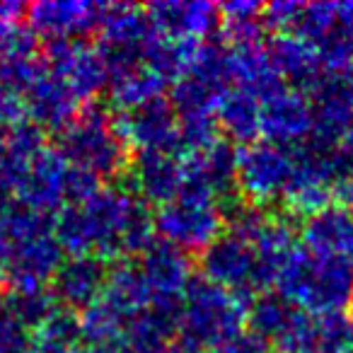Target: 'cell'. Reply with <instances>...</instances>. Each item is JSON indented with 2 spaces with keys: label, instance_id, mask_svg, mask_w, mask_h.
Segmentation results:
<instances>
[{
  "label": "cell",
  "instance_id": "7a4b0ae2",
  "mask_svg": "<svg viewBox=\"0 0 353 353\" xmlns=\"http://www.w3.org/2000/svg\"><path fill=\"white\" fill-rule=\"evenodd\" d=\"M279 295L310 314L341 312L353 305V266L295 245L279 271Z\"/></svg>",
  "mask_w": 353,
  "mask_h": 353
},
{
  "label": "cell",
  "instance_id": "484cf974",
  "mask_svg": "<svg viewBox=\"0 0 353 353\" xmlns=\"http://www.w3.org/2000/svg\"><path fill=\"white\" fill-rule=\"evenodd\" d=\"M339 353H353V346H348V348H343V351H339Z\"/></svg>",
  "mask_w": 353,
  "mask_h": 353
},
{
  "label": "cell",
  "instance_id": "e0dca14e",
  "mask_svg": "<svg viewBox=\"0 0 353 353\" xmlns=\"http://www.w3.org/2000/svg\"><path fill=\"white\" fill-rule=\"evenodd\" d=\"M133 182L143 199L170 203L184 187V165L172 152H141L133 170Z\"/></svg>",
  "mask_w": 353,
  "mask_h": 353
},
{
  "label": "cell",
  "instance_id": "d6986e66",
  "mask_svg": "<svg viewBox=\"0 0 353 353\" xmlns=\"http://www.w3.org/2000/svg\"><path fill=\"white\" fill-rule=\"evenodd\" d=\"M269 54L274 59L279 73L285 83H295L300 88L314 90L324 78V65L317 49L303 37H276L269 46Z\"/></svg>",
  "mask_w": 353,
  "mask_h": 353
},
{
  "label": "cell",
  "instance_id": "4fadbf2b",
  "mask_svg": "<svg viewBox=\"0 0 353 353\" xmlns=\"http://www.w3.org/2000/svg\"><path fill=\"white\" fill-rule=\"evenodd\" d=\"M104 10L94 3H39L30 8V27L51 41L78 39L102 25Z\"/></svg>",
  "mask_w": 353,
  "mask_h": 353
},
{
  "label": "cell",
  "instance_id": "d4e9b609",
  "mask_svg": "<svg viewBox=\"0 0 353 353\" xmlns=\"http://www.w3.org/2000/svg\"><path fill=\"white\" fill-rule=\"evenodd\" d=\"M22 6L15 3H0V25H10V22H20Z\"/></svg>",
  "mask_w": 353,
  "mask_h": 353
},
{
  "label": "cell",
  "instance_id": "7c38bea8",
  "mask_svg": "<svg viewBox=\"0 0 353 353\" xmlns=\"http://www.w3.org/2000/svg\"><path fill=\"white\" fill-rule=\"evenodd\" d=\"M314 123L312 99L298 90H285L266 104H261L259 133L269 143L295 148L303 138H310Z\"/></svg>",
  "mask_w": 353,
  "mask_h": 353
},
{
  "label": "cell",
  "instance_id": "8992f818",
  "mask_svg": "<svg viewBox=\"0 0 353 353\" xmlns=\"http://www.w3.org/2000/svg\"><path fill=\"white\" fill-rule=\"evenodd\" d=\"M252 332L259 334L271 351L279 353H305L314 348L317 317L295 307L281 295L256 298L250 307Z\"/></svg>",
  "mask_w": 353,
  "mask_h": 353
},
{
  "label": "cell",
  "instance_id": "ffe728a7",
  "mask_svg": "<svg viewBox=\"0 0 353 353\" xmlns=\"http://www.w3.org/2000/svg\"><path fill=\"white\" fill-rule=\"evenodd\" d=\"M80 319L70 310L59 307L30 334L27 353H80Z\"/></svg>",
  "mask_w": 353,
  "mask_h": 353
},
{
  "label": "cell",
  "instance_id": "603a6c76",
  "mask_svg": "<svg viewBox=\"0 0 353 353\" xmlns=\"http://www.w3.org/2000/svg\"><path fill=\"white\" fill-rule=\"evenodd\" d=\"M221 353H274L271 346L254 332H242L223 346Z\"/></svg>",
  "mask_w": 353,
  "mask_h": 353
},
{
  "label": "cell",
  "instance_id": "83f0119b",
  "mask_svg": "<svg viewBox=\"0 0 353 353\" xmlns=\"http://www.w3.org/2000/svg\"><path fill=\"white\" fill-rule=\"evenodd\" d=\"M305 353H319L317 348H310V351H305Z\"/></svg>",
  "mask_w": 353,
  "mask_h": 353
},
{
  "label": "cell",
  "instance_id": "cb8c5ba5",
  "mask_svg": "<svg viewBox=\"0 0 353 353\" xmlns=\"http://www.w3.org/2000/svg\"><path fill=\"white\" fill-rule=\"evenodd\" d=\"M8 264H10V240H8L6 225H3V218H0V276H6Z\"/></svg>",
  "mask_w": 353,
  "mask_h": 353
},
{
  "label": "cell",
  "instance_id": "9a60e30c",
  "mask_svg": "<svg viewBox=\"0 0 353 353\" xmlns=\"http://www.w3.org/2000/svg\"><path fill=\"white\" fill-rule=\"evenodd\" d=\"M107 276V264L97 256H70L68 261H61L51 290L56 300L85 310L102 295Z\"/></svg>",
  "mask_w": 353,
  "mask_h": 353
},
{
  "label": "cell",
  "instance_id": "9c48e42d",
  "mask_svg": "<svg viewBox=\"0 0 353 353\" xmlns=\"http://www.w3.org/2000/svg\"><path fill=\"white\" fill-rule=\"evenodd\" d=\"M46 61L51 73L78 99L94 97L109 83V68L102 51L85 39L49 41Z\"/></svg>",
  "mask_w": 353,
  "mask_h": 353
},
{
  "label": "cell",
  "instance_id": "30bf717a",
  "mask_svg": "<svg viewBox=\"0 0 353 353\" xmlns=\"http://www.w3.org/2000/svg\"><path fill=\"white\" fill-rule=\"evenodd\" d=\"M114 128L126 148L136 145L143 152H172L182 148L179 117L165 97L123 112L114 121Z\"/></svg>",
  "mask_w": 353,
  "mask_h": 353
},
{
  "label": "cell",
  "instance_id": "5bb4252c",
  "mask_svg": "<svg viewBox=\"0 0 353 353\" xmlns=\"http://www.w3.org/2000/svg\"><path fill=\"white\" fill-rule=\"evenodd\" d=\"M303 245L322 256L348 261L353 266V211L346 206H327L307 218Z\"/></svg>",
  "mask_w": 353,
  "mask_h": 353
},
{
  "label": "cell",
  "instance_id": "3957f363",
  "mask_svg": "<svg viewBox=\"0 0 353 353\" xmlns=\"http://www.w3.org/2000/svg\"><path fill=\"white\" fill-rule=\"evenodd\" d=\"M252 298L232 293L211 281H192L179 312L182 343L194 351L223 348L230 339L242 334L250 317Z\"/></svg>",
  "mask_w": 353,
  "mask_h": 353
},
{
  "label": "cell",
  "instance_id": "4316f807",
  "mask_svg": "<svg viewBox=\"0 0 353 353\" xmlns=\"http://www.w3.org/2000/svg\"><path fill=\"white\" fill-rule=\"evenodd\" d=\"M85 353H104V351H99V348H90V351H85Z\"/></svg>",
  "mask_w": 353,
  "mask_h": 353
},
{
  "label": "cell",
  "instance_id": "277c9868",
  "mask_svg": "<svg viewBox=\"0 0 353 353\" xmlns=\"http://www.w3.org/2000/svg\"><path fill=\"white\" fill-rule=\"evenodd\" d=\"M225 208L211 187L184 179L182 192L155 216V230L179 250H206L221 237Z\"/></svg>",
  "mask_w": 353,
  "mask_h": 353
},
{
  "label": "cell",
  "instance_id": "6da1fadb",
  "mask_svg": "<svg viewBox=\"0 0 353 353\" xmlns=\"http://www.w3.org/2000/svg\"><path fill=\"white\" fill-rule=\"evenodd\" d=\"M155 221L143 201L123 189L99 187L90 199L70 203L56 223V237L70 256H107L143 252L152 245Z\"/></svg>",
  "mask_w": 353,
  "mask_h": 353
},
{
  "label": "cell",
  "instance_id": "ac0fdd59",
  "mask_svg": "<svg viewBox=\"0 0 353 353\" xmlns=\"http://www.w3.org/2000/svg\"><path fill=\"white\" fill-rule=\"evenodd\" d=\"M27 109L32 114V121L37 126H51V128H65L75 112V104H78V97L56 78L54 73L46 70L41 73V78L27 90Z\"/></svg>",
  "mask_w": 353,
  "mask_h": 353
},
{
  "label": "cell",
  "instance_id": "5b68a950",
  "mask_svg": "<svg viewBox=\"0 0 353 353\" xmlns=\"http://www.w3.org/2000/svg\"><path fill=\"white\" fill-rule=\"evenodd\" d=\"M61 152L73 167L88 170L97 176L114 174L126 162V143L109 121L107 112L97 104L83 109L63 128Z\"/></svg>",
  "mask_w": 353,
  "mask_h": 353
},
{
  "label": "cell",
  "instance_id": "52a82bcc",
  "mask_svg": "<svg viewBox=\"0 0 353 353\" xmlns=\"http://www.w3.org/2000/svg\"><path fill=\"white\" fill-rule=\"evenodd\" d=\"M203 274L211 283L245 298L271 283L254 247L232 232L221 235L203 250Z\"/></svg>",
  "mask_w": 353,
  "mask_h": 353
},
{
  "label": "cell",
  "instance_id": "44dd1931",
  "mask_svg": "<svg viewBox=\"0 0 353 353\" xmlns=\"http://www.w3.org/2000/svg\"><path fill=\"white\" fill-rule=\"evenodd\" d=\"M218 117H221L223 128L232 138L252 143V138L259 133L261 104L250 92L230 85L228 92L223 94L221 104H218Z\"/></svg>",
  "mask_w": 353,
  "mask_h": 353
},
{
  "label": "cell",
  "instance_id": "2e32d148",
  "mask_svg": "<svg viewBox=\"0 0 353 353\" xmlns=\"http://www.w3.org/2000/svg\"><path fill=\"white\" fill-rule=\"evenodd\" d=\"M145 12L162 37L182 41H199L221 22V8L211 3H162Z\"/></svg>",
  "mask_w": 353,
  "mask_h": 353
},
{
  "label": "cell",
  "instance_id": "8fae6325",
  "mask_svg": "<svg viewBox=\"0 0 353 353\" xmlns=\"http://www.w3.org/2000/svg\"><path fill=\"white\" fill-rule=\"evenodd\" d=\"M70 162L61 150L44 148L34 160L30 162L27 172L17 184V196L22 206L37 213L49 216L51 211L65 201V174Z\"/></svg>",
  "mask_w": 353,
  "mask_h": 353
},
{
  "label": "cell",
  "instance_id": "ba28073f",
  "mask_svg": "<svg viewBox=\"0 0 353 353\" xmlns=\"http://www.w3.org/2000/svg\"><path fill=\"white\" fill-rule=\"evenodd\" d=\"M293 174V148L276 143H247L237 152V184L256 203L283 199Z\"/></svg>",
  "mask_w": 353,
  "mask_h": 353
},
{
  "label": "cell",
  "instance_id": "7402d4cb",
  "mask_svg": "<svg viewBox=\"0 0 353 353\" xmlns=\"http://www.w3.org/2000/svg\"><path fill=\"white\" fill-rule=\"evenodd\" d=\"M27 343L30 334L10 312L8 300L0 298V353H27Z\"/></svg>",
  "mask_w": 353,
  "mask_h": 353
}]
</instances>
